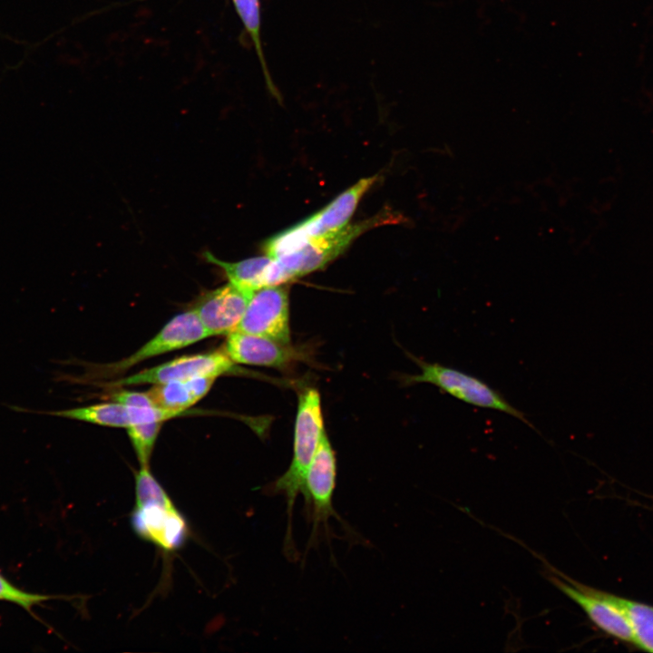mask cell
<instances>
[{"mask_svg":"<svg viewBox=\"0 0 653 653\" xmlns=\"http://www.w3.org/2000/svg\"><path fill=\"white\" fill-rule=\"evenodd\" d=\"M336 477V455L325 432L307 473L303 492L307 509L310 507L313 520L310 540L314 539L321 523L327 526L329 517L335 516L340 521L332 504Z\"/></svg>","mask_w":653,"mask_h":653,"instance_id":"30bf717a","label":"cell"},{"mask_svg":"<svg viewBox=\"0 0 653 653\" xmlns=\"http://www.w3.org/2000/svg\"><path fill=\"white\" fill-rule=\"evenodd\" d=\"M325 432L320 395L315 388H307L298 396L291 463L288 469L268 486L269 493H282L287 501L284 552L291 560L297 553L292 534L294 504L297 495L304 492L307 473Z\"/></svg>","mask_w":653,"mask_h":653,"instance_id":"6da1fadb","label":"cell"},{"mask_svg":"<svg viewBox=\"0 0 653 653\" xmlns=\"http://www.w3.org/2000/svg\"><path fill=\"white\" fill-rule=\"evenodd\" d=\"M12 408L20 412L40 413L103 426L124 428L142 423L164 422L180 414L158 406L133 407L113 401L49 412H36L16 406Z\"/></svg>","mask_w":653,"mask_h":653,"instance_id":"8fae6325","label":"cell"},{"mask_svg":"<svg viewBox=\"0 0 653 653\" xmlns=\"http://www.w3.org/2000/svg\"><path fill=\"white\" fill-rule=\"evenodd\" d=\"M235 8L246 28L249 34L250 35L258 55L262 63L265 77L267 79L268 86L274 88L270 77L268 75L264 55L262 53L261 42H260V19H259V4L258 0H232Z\"/></svg>","mask_w":653,"mask_h":653,"instance_id":"ac0fdd59","label":"cell"},{"mask_svg":"<svg viewBox=\"0 0 653 653\" xmlns=\"http://www.w3.org/2000/svg\"><path fill=\"white\" fill-rule=\"evenodd\" d=\"M204 257L225 271L229 283L248 292L264 287V274L272 259L266 255L230 263L218 259L210 252H205Z\"/></svg>","mask_w":653,"mask_h":653,"instance_id":"2e32d148","label":"cell"},{"mask_svg":"<svg viewBox=\"0 0 653 653\" xmlns=\"http://www.w3.org/2000/svg\"><path fill=\"white\" fill-rule=\"evenodd\" d=\"M235 331L265 336L289 345L288 288L283 285H273L252 291Z\"/></svg>","mask_w":653,"mask_h":653,"instance_id":"52a82bcc","label":"cell"},{"mask_svg":"<svg viewBox=\"0 0 653 653\" xmlns=\"http://www.w3.org/2000/svg\"><path fill=\"white\" fill-rule=\"evenodd\" d=\"M161 424L162 422L142 423L126 428L140 467H150L151 457Z\"/></svg>","mask_w":653,"mask_h":653,"instance_id":"e0dca14e","label":"cell"},{"mask_svg":"<svg viewBox=\"0 0 653 653\" xmlns=\"http://www.w3.org/2000/svg\"><path fill=\"white\" fill-rule=\"evenodd\" d=\"M111 400L127 406H156L148 392L120 390L113 392Z\"/></svg>","mask_w":653,"mask_h":653,"instance_id":"ffe728a7","label":"cell"},{"mask_svg":"<svg viewBox=\"0 0 653 653\" xmlns=\"http://www.w3.org/2000/svg\"><path fill=\"white\" fill-rule=\"evenodd\" d=\"M216 377L199 376L184 381L154 385L149 395L158 407L183 414L211 388Z\"/></svg>","mask_w":653,"mask_h":653,"instance_id":"5bb4252c","label":"cell"},{"mask_svg":"<svg viewBox=\"0 0 653 653\" xmlns=\"http://www.w3.org/2000/svg\"><path fill=\"white\" fill-rule=\"evenodd\" d=\"M52 599L50 596L26 592L10 583L0 574V600L17 604L26 610L43 601Z\"/></svg>","mask_w":653,"mask_h":653,"instance_id":"d6986e66","label":"cell"},{"mask_svg":"<svg viewBox=\"0 0 653 653\" xmlns=\"http://www.w3.org/2000/svg\"><path fill=\"white\" fill-rule=\"evenodd\" d=\"M235 371V362L229 358L225 350H215L204 354L178 357L129 376L112 381L107 385L115 388L146 384L154 385L184 381L199 376L217 378Z\"/></svg>","mask_w":653,"mask_h":653,"instance_id":"ba28073f","label":"cell"},{"mask_svg":"<svg viewBox=\"0 0 653 653\" xmlns=\"http://www.w3.org/2000/svg\"><path fill=\"white\" fill-rule=\"evenodd\" d=\"M596 591L623 615L631 629L633 644L653 652V606L599 590Z\"/></svg>","mask_w":653,"mask_h":653,"instance_id":"9a60e30c","label":"cell"},{"mask_svg":"<svg viewBox=\"0 0 653 653\" xmlns=\"http://www.w3.org/2000/svg\"><path fill=\"white\" fill-rule=\"evenodd\" d=\"M251 293L229 282L203 293L192 309L210 336L228 335L239 323Z\"/></svg>","mask_w":653,"mask_h":653,"instance_id":"7c38bea8","label":"cell"},{"mask_svg":"<svg viewBox=\"0 0 653 653\" xmlns=\"http://www.w3.org/2000/svg\"><path fill=\"white\" fill-rule=\"evenodd\" d=\"M224 350L235 363L274 368H284L298 358L290 344L235 330L228 334Z\"/></svg>","mask_w":653,"mask_h":653,"instance_id":"4fadbf2b","label":"cell"},{"mask_svg":"<svg viewBox=\"0 0 653 653\" xmlns=\"http://www.w3.org/2000/svg\"><path fill=\"white\" fill-rule=\"evenodd\" d=\"M377 180L376 175L361 179L317 213L268 239L264 245L266 255L275 258L291 253L311 239L345 227Z\"/></svg>","mask_w":653,"mask_h":653,"instance_id":"277c9868","label":"cell"},{"mask_svg":"<svg viewBox=\"0 0 653 653\" xmlns=\"http://www.w3.org/2000/svg\"><path fill=\"white\" fill-rule=\"evenodd\" d=\"M412 358L421 372L404 375L403 380L405 385L426 383L435 385L443 393L466 404L502 412L536 430L522 411L512 405L499 391L482 379L439 363L426 362L414 356Z\"/></svg>","mask_w":653,"mask_h":653,"instance_id":"5b68a950","label":"cell"},{"mask_svg":"<svg viewBox=\"0 0 653 653\" xmlns=\"http://www.w3.org/2000/svg\"><path fill=\"white\" fill-rule=\"evenodd\" d=\"M209 334L193 309L171 318L159 333L129 356L93 370L99 377H113L142 361L195 344Z\"/></svg>","mask_w":653,"mask_h":653,"instance_id":"8992f818","label":"cell"},{"mask_svg":"<svg viewBox=\"0 0 653 653\" xmlns=\"http://www.w3.org/2000/svg\"><path fill=\"white\" fill-rule=\"evenodd\" d=\"M548 580L586 613L591 622L608 635L633 643L631 629L623 615L600 597L596 589L580 583L546 564Z\"/></svg>","mask_w":653,"mask_h":653,"instance_id":"9c48e42d","label":"cell"},{"mask_svg":"<svg viewBox=\"0 0 653 653\" xmlns=\"http://www.w3.org/2000/svg\"><path fill=\"white\" fill-rule=\"evenodd\" d=\"M131 525L140 538L164 551L180 549L189 537L185 518L150 467H140L135 473V504Z\"/></svg>","mask_w":653,"mask_h":653,"instance_id":"7a4b0ae2","label":"cell"},{"mask_svg":"<svg viewBox=\"0 0 653 653\" xmlns=\"http://www.w3.org/2000/svg\"><path fill=\"white\" fill-rule=\"evenodd\" d=\"M399 220L398 215L385 210L370 219L311 239L300 249L271 259L265 271L264 287L282 285L324 268L364 232Z\"/></svg>","mask_w":653,"mask_h":653,"instance_id":"3957f363","label":"cell"}]
</instances>
